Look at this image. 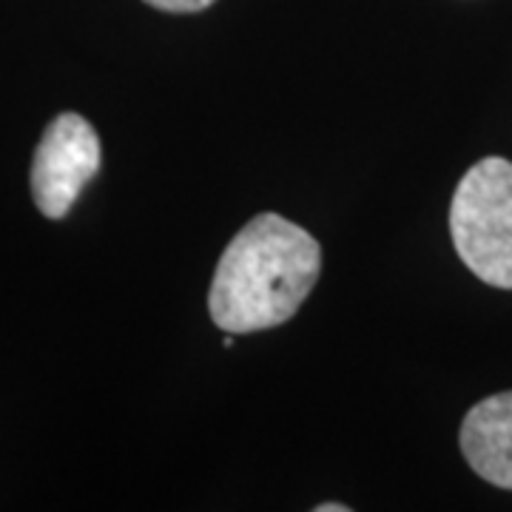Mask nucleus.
<instances>
[{
  "label": "nucleus",
  "instance_id": "obj_1",
  "mask_svg": "<svg viewBox=\"0 0 512 512\" xmlns=\"http://www.w3.org/2000/svg\"><path fill=\"white\" fill-rule=\"evenodd\" d=\"M319 276V239L265 211L225 245L208 288V313L231 336L279 328L299 313Z\"/></svg>",
  "mask_w": 512,
  "mask_h": 512
},
{
  "label": "nucleus",
  "instance_id": "obj_2",
  "mask_svg": "<svg viewBox=\"0 0 512 512\" xmlns=\"http://www.w3.org/2000/svg\"><path fill=\"white\" fill-rule=\"evenodd\" d=\"M450 237L458 259L501 291H512V163L478 160L456 185L450 202Z\"/></svg>",
  "mask_w": 512,
  "mask_h": 512
},
{
  "label": "nucleus",
  "instance_id": "obj_3",
  "mask_svg": "<svg viewBox=\"0 0 512 512\" xmlns=\"http://www.w3.org/2000/svg\"><path fill=\"white\" fill-rule=\"evenodd\" d=\"M100 160V137L92 123L74 111L57 114L43 131L32 157L29 183L37 211L46 220H63L80 191L97 177Z\"/></svg>",
  "mask_w": 512,
  "mask_h": 512
},
{
  "label": "nucleus",
  "instance_id": "obj_4",
  "mask_svg": "<svg viewBox=\"0 0 512 512\" xmlns=\"http://www.w3.org/2000/svg\"><path fill=\"white\" fill-rule=\"evenodd\" d=\"M458 444L478 478L512 490V390L473 404L461 421Z\"/></svg>",
  "mask_w": 512,
  "mask_h": 512
},
{
  "label": "nucleus",
  "instance_id": "obj_5",
  "mask_svg": "<svg viewBox=\"0 0 512 512\" xmlns=\"http://www.w3.org/2000/svg\"><path fill=\"white\" fill-rule=\"evenodd\" d=\"M143 3L160 9V12H171V15H194V12L214 6L217 0H143Z\"/></svg>",
  "mask_w": 512,
  "mask_h": 512
},
{
  "label": "nucleus",
  "instance_id": "obj_6",
  "mask_svg": "<svg viewBox=\"0 0 512 512\" xmlns=\"http://www.w3.org/2000/svg\"><path fill=\"white\" fill-rule=\"evenodd\" d=\"M316 512H348V507L345 504H319Z\"/></svg>",
  "mask_w": 512,
  "mask_h": 512
}]
</instances>
